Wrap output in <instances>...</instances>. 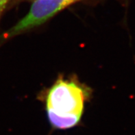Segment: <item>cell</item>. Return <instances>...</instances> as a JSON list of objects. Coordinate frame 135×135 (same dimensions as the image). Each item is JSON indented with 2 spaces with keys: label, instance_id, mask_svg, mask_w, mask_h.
Masks as SVG:
<instances>
[{
  "label": "cell",
  "instance_id": "1",
  "mask_svg": "<svg viewBox=\"0 0 135 135\" xmlns=\"http://www.w3.org/2000/svg\"><path fill=\"white\" fill-rule=\"evenodd\" d=\"M86 94L84 89L72 81L58 80L49 90L46 107L50 125L54 129H71L82 118Z\"/></svg>",
  "mask_w": 135,
  "mask_h": 135
},
{
  "label": "cell",
  "instance_id": "3",
  "mask_svg": "<svg viewBox=\"0 0 135 135\" xmlns=\"http://www.w3.org/2000/svg\"><path fill=\"white\" fill-rule=\"evenodd\" d=\"M8 1V0H0V17L2 16V12H3V10L5 9Z\"/></svg>",
  "mask_w": 135,
  "mask_h": 135
},
{
  "label": "cell",
  "instance_id": "2",
  "mask_svg": "<svg viewBox=\"0 0 135 135\" xmlns=\"http://www.w3.org/2000/svg\"><path fill=\"white\" fill-rule=\"evenodd\" d=\"M82 0H35L27 14L11 29L3 34L2 38H9L41 26L67 7Z\"/></svg>",
  "mask_w": 135,
  "mask_h": 135
}]
</instances>
